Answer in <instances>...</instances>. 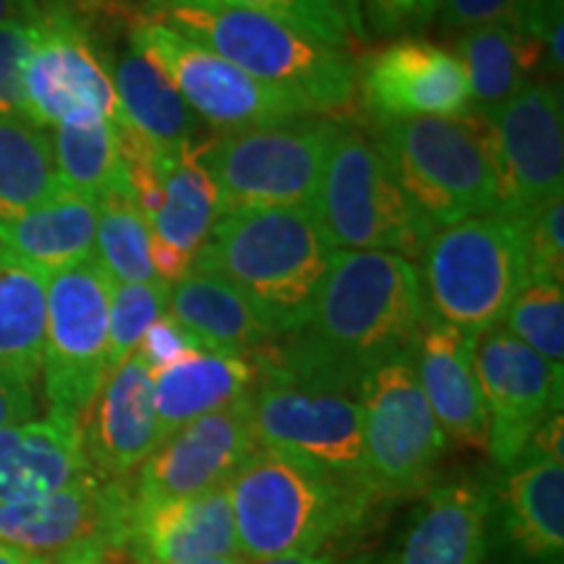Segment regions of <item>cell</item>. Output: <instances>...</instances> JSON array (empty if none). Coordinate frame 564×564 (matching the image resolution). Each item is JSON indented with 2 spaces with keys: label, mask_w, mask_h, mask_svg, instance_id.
I'll list each match as a JSON object with an SVG mask.
<instances>
[{
  "label": "cell",
  "mask_w": 564,
  "mask_h": 564,
  "mask_svg": "<svg viewBox=\"0 0 564 564\" xmlns=\"http://www.w3.org/2000/svg\"><path fill=\"white\" fill-rule=\"evenodd\" d=\"M141 3H150L154 11H162V9H165V6L175 3V0H141Z\"/></svg>",
  "instance_id": "49"
},
{
  "label": "cell",
  "mask_w": 564,
  "mask_h": 564,
  "mask_svg": "<svg viewBox=\"0 0 564 564\" xmlns=\"http://www.w3.org/2000/svg\"><path fill=\"white\" fill-rule=\"evenodd\" d=\"M53 154L58 178L70 192L100 202L112 192H131L126 173L118 123L79 121L53 126Z\"/></svg>",
  "instance_id": "33"
},
{
  "label": "cell",
  "mask_w": 564,
  "mask_h": 564,
  "mask_svg": "<svg viewBox=\"0 0 564 564\" xmlns=\"http://www.w3.org/2000/svg\"><path fill=\"white\" fill-rule=\"evenodd\" d=\"M442 0H364V24L384 37H413L440 17Z\"/></svg>",
  "instance_id": "41"
},
{
  "label": "cell",
  "mask_w": 564,
  "mask_h": 564,
  "mask_svg": "<svg viewBox=\"0 0 564 564\" xmlns=\"http://www.w3.org/2000/svg\"><path fill=\"white\" fill-rule=\"evenodd\" d=\"M257 564H345L343 560H337L335 554H285V556H272V560L257 562Z\"/></svg>",
  "instance_id": "46"
},
{
  "label": "cell",
  "mask_w": 564,
  "mask_h": 564,
  "mask_svg": "<svg viewBox=\"0 0 564 564\" xmlns=\"http://www.w3.org/2000/svg\"><path fill=\"white\" fill-rule=\"evenodd\" d=\"M37 19L0 24V116H26L24 68L37 37Z\"/></svg>",
  "instance_id": "40"
},
{
  "label": "cell",
  "mask_w": 564,
  "mask_h": 564,
  "mask_svg": "<svg viewBox=\"0 0 564 564\" xmlns=\"http://www.w3.org/2000/svg\"><path fill=\"white\" fill-rule=\"evenodd\" d=\"M47 319V274L0 257V373L37 384Z\"/></svg>",
  "instance_id": "31"
},
{
  "label": "cell",
  "mask_w": 564,
  "mask_h": 564,
  "mask_svg": "<svg viewBox=\"0 0 564 564\" xmlns=\"http://www.w3.org/2000/svg\"><path fill=\"white\" fill-rule=\"evenodd\" d=\"M335 121H301L230 131L199 147L220 194L223 215L243 209L312 207L333 147Z\"/></svg>",
  "instance_id": "8"
},
{
  "label": "cell",
  "mask_w": 564,
  "mask_h": 564,
  "mask_svg": "<svg viewBox=\"0 0 564 564\" xmlns=\"http://www.w3.org/2000/svg\"><path fill=\"white\" fill-rule=\"evenodd\" d=\"M91 474L79 423L47 415L0 429V505L30 502Z\"/></svg>",
  "instance_id": "23"
},
{
  "label": "cell",
  "mask_w": 564,
  "mask_h": 564,
  "mask_svg": "<svg viewBox=\"0 0 564 564\" xmlns=\"http://www.w3.org/2000/svg\"><path fill=\"white\" fill-rule=\"evenodd\" d=\"M476 337V333H465L429 316L415 337L411 358L415 379L444 440L486 449L489 415L474 371Z\"/></svg>",
  "instance_id": "20"
},
{
  "label": "cell",
  "mask_w": 564,
  "mask_h": 564,
  "mask_svg": "<svg viewBox=\"0 0 564 564\" xmlns=\"http://www.w3.org/2000/svg\"><path fill=\"white\" fill-rule=\"evenodd\" d=\"M152 230L131 192H112L100 199L95 259L112 282L160 280L152 267Z\"/></svg>",
  "instance_id": "35"
},
{
  "label": "cell",
  "mask_w": 564,
  "mask_h": 564,
  "mask_svg": "<svg viewBox=\"0 0 564 564\" xmlns=\"http://www.w3.org/2000/svg\"><path fill=\"white\" fill-rule=\"evenodd\" d=\"M131 47L150 58L194 116L217 131L264 129L316 116L291 91L253 79L223 55L154 19L133 26Z\"/></svg>",
  "instance_id": "11"
},
{
  "label": "cell",
  "mask_w": 564,
  "mask_h": 564,
  "mask_svg": "<svg viewBox=\"0 0 564 564\" xmlns=\"http://www.w3.org/2000/svg\"><path fill=\"white\" fill-rule=\"evenodd\" d=\"M0 564H45V562H42L40 556L24 552V549L0 541Z\"/></svg>",
  "instance_id": "47"
},
{
  "label": "cell",
  "mask_w": 564,
  "mask_h": 564,
  "mask_svg": "<svg viewBox=\"0 0 564 564\" xmlns=\"http://www.w3.org/2000/svg\"><path fill=\"white\" fill-rule=\"evenodd\" d=\"M126 546L139 564H183L241 554L228 486L154 505L131 502Z\"/></svg>",
  "instance_id": "21"
},
{
  "label": "cell",
  "mask_w": 564,
  "mask_h": 564,
  "mask_svg": "<svg viewBox=\"0 0 564 564\" xmlns=\"http://www.w3.org/2000/svg\"><path fill=\"white\" fill-rule=\"evenodd\" d=\"M429 319L421 270L390 251H333L312 319L272 373L345 387L413 348Z\"/></svg>",
  "instance_id": "1"
},
{
  "label": "cell",
  "mask_w": 564,
  "mask_h": 564,
  "mask_svg": "<svg viewBox=\"0 0 564 564\" xmlns=\"http://www.w3.org/2000/svg\"><path fill=\"white\" fill-rule=\"evenodd\" d=\"M481 141L505 215L528 220L564 192L562 91L533 82L494 108L463 112Z\"/></svg>",
  "instance_id": "9"
},
{
  "label": "cell",
  "mask_w": 564,
  "mask_h": 564,
  "mask_svg": "<svg viewBox=\"0 0 564 564\" xmlns=\"http://www.w3.org/2000/svg\"><path fill=\"white\" fill-rule=\"evenodd\" d=\"M228 497L238 552L257 564L324 552L364 523L377 494L262 447L232 476Z\"/></svg>",
  "instance_id": "3"
},
{
  "label": "cell",
  "mask_w": 564,
  "mask_h": 564,
  "mask_svg": "<svg viewBox=\"0 0 564 564\" xmlns=\"http://www.w3.org/2000/svg\"><path fill=\"white\" fill-rule=\"evenodd\" d=\"M173 285L165 280L112 282L110 288V348L108 369L121 366L137 352L141 337L167 314Z\"/></svg>",
  "instance_id": "37"
},
{
  "label": "cell",
  "mask_w": 564,
  "mask_h": 564,
  "mask_svg": "<svg viewBox=\"0 0 564 564\" xmlns=\"http://www.w3.org/2000/svg\"><path fill=\"white\" fill-rule=\"evenodd\" d=\"M183 564H251V562L243 560L241 554H232V556H209V560H194Z\"/></svg>",
  "instance_id": "48"
},
{
  "label": "cell",
  "mask_w": 564,
  "mask_h": 564,
  "mask_svg": "<svg viewBox=\"0 0 564 564\" xmlns=\"http://www.w3.org/2000/svg\"><path fill=\"white\" fill-rule=\"evenodd\" d=\"M100 202L63 186L37 207L0 223V246L9 257L53 274L95 259Z\"/></svg>",
  "instance_id": "25"
},
{
  "label": "cell",
  "mask_w": 564,
  "mask_h": 564,
  "mask_svg": "<svg viewBox=\"0 0 564 564\" xmlns=\"http://www.w3.org/2000/svg\"><path fill=\"white\" fill-rule=\"evenodd\" d=\"M61 188L47 129L26 116H0V223L34 209Z\"/></svg>",
  "instance_id": "32"
},
{
  "label": "cell",
  "mask_w": 564,
  "mask_h": 564,
  "mask_svg": "<svg viewBox=\"0 0 564 564\" xmlns=\"http://www.w3.org/2000/svg\"><path fill=\"white\" fill-rule=\"evenodd\" d=\"M337 6H340V11L345 13V19H348L352 37H356L358 42H364L366 40L364 0H337Z\"/></svg>",
  "instance_id": "45"
},
{
  "label": "cell",
  "mask_w": 564,
  "mask_h": 564,
  "mask_svg": "<svg viewBox=\"0 0 564 564\" xmlns=\"http://www.w3.org/2000/svg\"><path fill=\"white\" fill-rule=\"evenodd\" d=\"M162 207L150 220L152 238L196 257L220 220V194L199 162V147L162 150L160 147Z\"/></svg>",
  "instance_id": "29"
},
{
  "label": "cell",
  "mask_w": 564,
  "mask_h": 564,
  "mask_svg": "<svg viewBox=\"0 0 564 564\" xmlns=\"http://www.w3.org/2000/svg\"><path fill=\"white\" fill-rule=\"evenodd\" d=\"M40 17L34 0H0V24L9 21H34Z\"/></svg>",
  "instance_id": "44"
},
{
  "label": "cell",
  "mask_w": 564,
  "mask_h": 564,
  "mask_svg": "<svg viewBox=\"0 0 564 564\" xmlns=\"http://www.w3.org/2000/svg\"><path fill=\"white\" fill-rule=\"evenodd\" d=\"M562 0H442V32H468L478 26H507L544 42L556 79L564 68Z\"/></svg>",
  "instance_id": "34"
},
{
  "label": "cell",
  "mask_w": 564,
  "mask_h": 564,
  "mask_svg": "<svg viewBox=\"0 0 564 564\" xmlns=\"http://www.w3.org/2000/svg\"><path fill=\"white\" fill-rule=\"evenodd\" d=\"M259 366L249 356H225L204 348L188 350L178 361L152 373V403L162 442L202 415L223 411L249 398Z\"/></svg>",
  "instance_id": "24"
},
{
  "label": "cell",
  "mask_w": 564,
  "mask_h": 564,
  "mask_svg": "<svg viewBox=\"0 0 564 564\" xmlns=\"http://www.w3.org/2000/svg\"><path fill=\"white\" fill-rule=\"evenodd\" d=\"M421 264L432 319L476 335L499 327L528 285L525 220L494 212L436 228Z\"/></svg>",
  "instance_id": "5"
},
{
  "label": "cell",
  "mask_w": 564,
  "mask_h": 564,
  "mask_svg": "<svg viewBox=\"0 0 564 564\" xmlns=\"http://www.w3.org/2000/svg\"><path fill=\"white\" fill-rule=\"evenodd\" d=\"M356 392L373 494L405 497L426 489L447 440L415 379L411 350L366 371Z\"/></svg>",
  "instance_id": "10"
},
{
  "label": "cell",
  "mask_w": 564,
  "mask_h": 564,
  "mask_svg": "<svg viewBox=\"0 0 564 564\" xmlns=\"http://www.w3.org/2000/svg\"><path fill=\"white\" fill-rule=\"evenodd\" d=\"M455 55L468 76L470 105L494 108L531 87L533 74L546 58V47L533 34L507 26H478L460 34Z\"/></svg>",
  "instance_id": "30"
},
{
  "label": "cell",
  "mask_w": 564,
  "mask_h": 564,
  "mask_svg": "<svg viewBox=\"0 0 564 564\" xmlns=\"http://www.w3.org/2000/svg\"><path fill=\"white\" fill-rule=\"evenodd\" d=\"M259 449L262 447L253 434L249 394L223 411L186 423L160 442V447L141 463L139 481L131 491L133 505L223 489Z\"/></svg>",
  "instance_id": "17"
},
{
  "label": "cell",
  "mask_w": 564,
  "mask_h": 564,
  "mask_svg": "<svg viewBox=\"0 0 564 564\" xmlns=\"http://www.w3.org/2000/svg\"><path fill=\"white\" fill-rule=\"evenodd\" d=\"M507 539L533 562L562 564L564 460L523 453L499 489Z\"/></svg>",
  "instance_id": "26"
},
{
  "label": "cell",
  "mask_w": 564,
  "mask_h": 564,
  "mask_svg": "<svg viewBox=\"0 0 564 564\" xmlns=\"http://www.w3.org/2000/svg\"><path fill=\"white\" fill-rule=\"evenodd\" d=\"M154 21L223 55L253 79L291 91L316 116L348 108L356 97L358 74L348 51L324 45L285 21L209 0L171 3Z\"/></svg>",
  "instance_id": "4"
},
{
  "label": "cell",
  "mask_w": 564,
  "mask_h": 564,
  "mask_svg": "<svg viewBox=\"0 0 564 564\" xmlns=\"http://www.w3.org/2000/svg\"><path fill=\"white\" fill-rule=\"evenodd\" d=\"M79 434L89 470L110 481H123L160 447L152 371L137 352L108 371L79 419Z\"/></svg>",
  "instance_id": "19"
},
{
  "label": "cell",
  "mask_w": 564,
  "mask_h": 564,
  "mask_svg": "<svg viewBox=\"0 0 564 564\" xmlns=\"http://www.w3.org/2000/svg\"><path fill=\"white\" fill-rule=\"evenodd\" d=\"M194 348H199V343H196L171 314H165L147 329L144 337H141L137 356H141V361L150 366V371L154 373L165 369V366H171L173 361H178L181 356H186V352Z\"/></svg>",
  "instance_id": "42"
},
{
  "label": "cell",
  "mask_w": 564,
  "mask_h": 564,
  "mask_svg": "<svg viewBox=\"0 0 564 564\" xmlns=\"http://www.w3.org/2000/svg\"><path fill=\"white\" fill-rule=\"evenodd\" d=\"M505 329L541 358L564 361V285L562 282H528L505 316Z\"/></svg>",
  "instance_id": "36"
},
{
  "label": "cell",
  "mask_w": 564,
  "mask_h": 564,
  "mask_svg": "<svg viewBox=\"0 0 564 564\" xmlns=\"http://www.w3.org/2000/svg\"><path fill=\"white\" fill-rule=\"evenodd\" d=\"M108 74L121 105L123 126L162 150L196 147L199 118L150 58L129 47L112 61Z\"/></svg>",
  "instance_id": "28"
},
{
  "label": "cell",
  "mask_w": 564,
  "mask_h": 564,
  "mask_svg": "<svg viewBox=\"0 0 564 564\" xmlns=\"http://www.w3.org/2000/svg\"><path fill=\"white\" fill-rule=\"evenodd\" d=\"M26 118L42 129L58 123H121L108 66L87 34L63 13H40L37 37L24 68Z\"/></svg>",
  "instance_id": "16"
},
{
  "label": "cell",
  "mask_w": 564,
  "mask_h": 564,
  "mask_svg": "<svg viewBox=\"0 0 564 564\" xmlns=\"http://www.w3.org/2000/svg\"><path fill=\"white\" fill-rule=\"evenodd\" d=\"M373 144L434 230L502 212L489 160L465 116L384 121Z\"/></svg>",
  "instance_id": "7"
},
{
  "label": "cell",
  "mask_w": 564,
  "mask_h": 564,
  "mask_svg": "<svg viewBox=\"0 0 564 564\" xmlns=\"http://www.w3.org/2000/svg\"><path fill=\"white\" fill-rule=\"evenodd\" d=\"M333 251L312 207L228 212L196 251L192 272L228 282L274 337L295 335L312 319Z\"/></svg>",
  "instance_id": "2"
},
{
  "label": "cell",
  "mask_w": 564,
  "mask_h": 564,
  "mask_svg": "<svg viewBox=\"0 0 564 564\" xmlns=\"http://www.w3.org/2000/svg\"><path fill=\"white\" fill-rule=\"evenodd\" d=\"M528 282H564V196L525 220Z\"/></svg>",
  "instance_id": "39"
},
{
  "label": "cell",
  "mask_w": 564,
  "mask_h": 564,
  "mask_svg": "<svg viewBox=\"0 0 564 564\" xmlns=\"http://www.w3.org/2000/svg\"><path fill=\"white\" fill-rule=\"evenodd\" d=\"M167 314L199 343V348L225 356H249L272 340L270 327L228 282L192 272L175 282Z\"/></svg>",
  "instance_id": "27"
},
{
  "label": "cell",
  "mask_w": 564,
  "mask_h": 564,
  "mask_svg": "<svg viewBox=\"0 0 564 564\" xmlns=\"http://www.w3.org/2000/svg\"><path fill=\"white\" fill-rule=\"evenodd\" d=\"M361 95L377 123L457 118L470 108L468 76L457 55L419 37L371 53L361 68Z\"/></svg>",
  "instance_id": "18"
},
{
  "label": "cell",
  "mask_w": 564,
  "mask_h": 564,
  "mask_svg": "<svg viewBox=\"0 0 564 564\" xmlns=\"http://www.w3.org/2000/svg\"><path fill=\"white\" fill-rule=\"evenodd\" d=\"M34 415H37L34 387L21 384L17 379L0 373V429L34 421Z\"/></svg>",
  "instance_id": "43"
},
{
  "label": "cell",
  "mask_w": 564,
  "mask_h": 564,
  "mask_svg": "<svg viewBox=\"0 0 564 564\" xmlns=\"http://www.w3.org/2000/svg\"><path fill=\"white\" fill-rule=\"evenodd\" d=\"M491 494L476 481L436 486L423 497L390 564H484Z\"/></svg>",
  "instance_id": "22"
},
{
  "label": "cell",
  "mask_w": 564,
  "mask_h": 564,
  "mask_svg": "<svg viewBox=\"0 0 564 564\" xmlns=\"http://www.w3.org/2000/svg\"><path fill=\"white\" fill-rule=\"evenodd\" d=\"M181 3V0H175ZM209 3L236 6V9L257 11L264 17L285 21L293 30H299L308 37L333 45L337 51H348L352 37L348 19L337 6V0H209Z\"/></svg>",
  "instance_id": "38"
},
{
  "label": "cell",
  "mask_w": 564,
  "mask_h": 564,
  "mask_svg": "<svg viewBox=\"0 0 564 564\" xmlns=\"http://www.w3.org/2000/svg\"><path fill=\"white\" fill-rule=\"evenodd\" d=\"M314 215L335 251H390L419 264L434 228L408 202L373 139L337 123Z\"/></svg>",
  "instance_id": "6"
},
{
  "label": "cell",
  "mask_w": 564,
  "mask_h": 564,
  "mask_svg": "<svg viewBox=\"0 0 564 564\" xmlns=\"http://www.w3.org/2000/svg\"><path fill=\"white\" fill-rule=\"evenodd\" d=\"M474 371L489 415V453L497 465L523 455L535 429L562 411L564 369L533 352L505 327L476 337Z\"/></svg>",
  "instance_id": "15"
},
{
  "label": "cell",
  "mask_w": 564,
  "mask_h": 564,
  "mask_svg": "<svg viewBox=\"0 0 564 564\" xmlns=\"http://www.w3.org/2000/svg\"><path fill=\"white\" fill-rule=\"evenodd\" d=\"M251 421L259 447L371 489L358 400L340 387L272 373L251 392Z\"/></svg>",
  "instance_id": "13"
},
{
  "label": "cell",
  "mask_w": 564,
  "mask_h": 564,
  "mask_svg": "<svg viewBox=\"0 0 564 564\" xmlns=\"http://www.w3.org/2000/svg\"><path fill=\"white\" fill-rule=\"evenodd\" d=\"M3 253H6V251H3V246H0V257H3Z\"/></svg>",
  "instance_id": "50"
},
{
  "label": "cell",
  "mask_w": 564,
  "mask_h": 564,
  "mask_svg": "<svg viewBox=\"0 0 564 564\" xmlns=\"http://www.w3.org/2000/svg\"><path fill=\"white\" fill-rule=\"evenodd\" d=\"M131 502L123 481L84 474L47 497L0 505V541L45 564H97L126 546Z\"/></svg>",
  "instance_id": "14"
},
{
  "label": "cell",
  "mask_w": 564,
  "mask_h": 564,
  "mask_svg": "<svg viewBox=\"0 0 564 564\" xmlns=\"http://www.w3.org/2000/svg\"><path fill=\"white\" fill-rule=\"evenodd\" d=\"M110 288L97 259L47 274L40 377L51 415L79 423L108 377Z\"/></svg>",
  "instance_id": "12"
}]
</instances>
